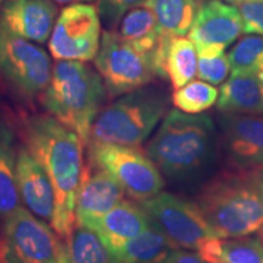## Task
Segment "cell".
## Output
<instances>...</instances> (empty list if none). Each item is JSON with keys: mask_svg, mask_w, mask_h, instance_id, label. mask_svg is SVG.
<instances>
[{"mask_svg": "<svg viewBox=\"0 0 263 263\" xmlns=\"http://www.w3.org/2000/svg\"><path fill=\"white\" fill-rule=\"evenodd\" d=\"M255 176H256V180H257L258 188L261 190L263 195V163L258 167L257 170H255Z\"/></svg>", "mask_w": 263, "mask_h": 263, "instance_id": "d6a6232c", "label": "cell"}, {"mask_svg": "<svg viewBox=\"0 0 263 263\" xmlns=\"http://www.w3.org/2000/svg\"><path fill=\"white\" fill-rule=\"evenodd\" d=\"M94 60L111 97L145 87L157 77L150 59L132 47L117 32H103Z\"/></svg>", "mask_w": 263, "mask_h": 263, "instance_id": "ba28073f", "label": "cell"}, {"mask_svg": "<svg viewBox=\"0 0 263 263\" xmlns=\"http://www.w3.org/2000/svg\"><path fill=\"white\" fill-rule=\"evenodd\" d=\"M0 72L16 90L32 98L48 87L52 68L47 51L0 28Z\"/></svg>", "mask_w": 263, "mask_h": 263, "instance_id": "8fae6325", "label": "cell"}, {"mask_svg": "<svg viewBox=\"0 0 263 263\" xmlns=\"http://www.w3.org/2000/svg\"><path fill=\"white\" fill-rule=\"evenodd\" d=\"M118 33L132 47L146 55L153 64V57L162 35L155 15L149 6L143 4L129 10L121 20Z\"/></svg>", "mask_w": 263, "mask_h": 263, "instance_id": "ffe728a7", "label": "cell"}, {"mask_svg": "<svg viewBox=\"0 0 263 263\" xmlns=\"http://www.w3.org/2000/svg\"><path fill=\"white\" fill-rule=\"evenodd\" d=\"M3 2V0H0V3H2Z\"/></svg>", "mask_w": 263, "mask_h": 263, "instance_id": "f35d334b", "label": "cell"}, {"mask_svg": "<svg viewBox=\"0 0 263 263\" xmlns=\"http://www.w3.org/2000/svg\"><path fill=\"white\" fill-rule=\"evenodd\" d=\"M61 244L45 221L22 206L5 217L2 258L9 263H57Z\"/></svg>", "mask_w": 263, "mask_h": 263, "instance_id": "9c48e42d", "label": "cell"}, {"mask_svg": "<svg viewBox=\"0 0 263 263\" xmlns=\"http://www.w3.org/2000/svg\"><path fill=\"white\" fill-rule=\"evenodd\" d=\"M145 5L153 10L161 35L178 38L188 35L201 4L199 0H146Z\"/></svg>", "mask_w": 263, "mask_h": 263, "instance_id": "603a6c76", "label": "cell"}, {"mask_svg": "<svg viewBox=\"0 0 263 263\" xmlns=\"http://www.w3.org/2000/svg\"><path fill=\"white\" fill-rule=\"evenodd\" d=\"M90 163L106 171L133 199L145 201L162 192V173L149 155L134 146L118 144H89Z\"/></svg>", "mask_w": 263, "mask_h": 263, "instance_id": "8992f818", "label": "cell"}, {"mask_svg": "<svg viewBox=\"0 0 263 263\" xmlns=\"http://www.w3.org/2000/svg\"><path fill=\"white\" fill-rule=\"evenodd\" d=\"M55 2L61 3V4H76V3H88L93 0H55Z\"/></svg>", "mask_w": 263, "mask_h": 263, "instance_id": "836d02e7", "label": "cell"}, {"mask_svg": "<svg viewBox=\"0 0 263 263\" xmlns=\"http://www.w3.org/2000/svg\"><path fill=\"white\" fill-rule=\"evenodd\" d=\"M26 144L54 188L55 212L50 226L59 235L68 238L77 226L76 200L84 168V144L76 132L45 115L28 118Z\"/></svg>", "mask_w": 263, "mask_h": 263, "instance_id": "6da1fadb", "label": "cell"}, {"mask_svg": "<svg viewBox=\"0 0 263 263\" xmlns=\"http://www.w3.org/2000/svg\"><path fill=\"white\" fill-rule=\"evenodd\" d=\"M57 263H72L67 244H61L60 252H59V257H58Z\"/></svg>", "mask_w": 263, "mask_h": 263, "instance_id": "1f68e13d", "label": "cell"}, {"mask_svg": "<svg viewBox=\"0 0 263 263\" xmlns=\"http://www.w3.org/2000/svg\"><path fill=\"white\" fill-rule=\"evenodd\" d=\"M0 77H2V72H0Z\"/></svg>", "mask_w": 263, "mask_h": 263, "instance_id": "74e56055", "label": "cell"}, {"mask_svg": "<svg viewBox=\"0 0 263 263\" xmlns=\"http://www.w3.org/2000/svg\"><path fill=\"white\" fill-rule=\"evenodd\" d=\"M67 240L72 263H120L93 229L76 226Z\"/></svg>", "mask_w": 263, "mask_h": 263, "instance_id": "d4e9b609", "label": "cell"}, {"mask_svg": "<svg viewBox=\"0 0 263 263\" xmlns=\"http://www.w3.org/2000/svg\"><path fill=\"white\" fill-rule=\"evenodd\" d=\"M167 95L157 88L141 87L124 94L99 114L90 141L138 147L164 116Z\"/></svg>", "mask_w": 263, "mask_h": 263, "instance_id": "5b68a950", "label": "cell"}, {"mask_svg": "<svg viewBox=\"0 0 263 263\" xmlns=\"http://www.w3.org/2000/svg\"><path fill=\"white\" fill-rule=\"evenodd\" d=\"M196 203L221 239L245 238L263 226V195L255 171L223 172L202 189Z\"/></svg>", "mask_w": 263, "mask_h": 263, "instance_id": "3957f363", "label": "cell"}, {"mask_svg": "<svg viewBox=\"0 0 263 263\" xmlns=\"http://www.w3.org/2000/svg\"><path fill=\"white\" fill-rule=\"evenodd\" d=\"M123 195V188L110 173L93 163L85 166L76 200L77 226L90 228L122 201Z\"/></svg>", "mask_w": 263, "mask_h": 263, "instance_id": "5bb4252c", "label": "cell"}, {"mask_svg": "<svg viewBox=\"0 0 263 263\" xmlns=\"http://www.w3.org/2000/svg\"><path fill=\"white\" fill-rule=\"evenodd\" d=\"M176 250V245L150 221L145 230L114 254L120 263H163Z\"/></svg>", "mask_w": 263, "mask_h": 263, "instance_id": "d6986e66", "label": "cell"}, {"mask_svg": "<svg viewBox=\"0 0 263 263\" xmlns=\"http://www.w3.org/2000/svg\"><path fill=\"white\" fill-rule=\"evenodd\" d=\"M197 254L206 263H263V240L250 236L215 238L207 241Z\"/></svg>", "mask_w": 263, "mask_h": 263, "instance_id": "7402d4cb", "label": "cell"}, {"mask_svg": "<svg viewBox=\"0 0 263 263\" xmlns=\"http://www.w3.org/2000/svg\"><path fill=\"white\" fill-rule=\"evenodd\" d=\"M244 21L238 6L224 0H205L188 33L199 57H215L238 41Z\"/></svg>", "mask_w": 263, "mask_h": 263, "instance_id": "7c38bea8", "label": "cell"}, {"mask_svg": "<svg viewBox=\"0 0 263 263\" xmlns=\"http://www.w3.org/2000/svg\"><path fill=\"white\" fill-rule=\"evenodd\" d=\"M223 143L235 168L255 171L263 163V115L223 114Z\"/></svg>", "mask_w": 263, "mask_h": 263, "instance_id": "4fadbf2b", "label": "cell"}, {"mask_svg": "<svg viewBox=\"0 0 263 263\" xmlns=\"http://www.w3.org/2000/svg\"><path fill=\"white\" fill-rule=\"evenodd\" d=\"M16 180L20 199L33 215L51 223L55 212V193L48 174L27 147L17 154Z\"/></svg>", "mask_w": 263, "mask_h": 263, "instance_id": "2e32d148", "label": "cell"}, {"mask_svg": "<svg viewBox=\"0 0 263 263\" xmlns=\"http://www.w3.org/2000/svg\"><path fill=\"white\" fill-rule=\"evenodd\" d=\"M2 262H3V263H9L8 261H5V259H4V258H2Z\"/></svg>", "mask_w": 263, "mask_h": 263, "instance_id": "8d00e7d4", "label": "cell"}, {"mask_svg": "<svg viewBox=\"0 0 263 263\" xmlns=\"http://www.w3.org/2000/svg\"><path fill=\"white\" fill-rule=\"evenodd\" d=\"M140 206L178 249L197 252L207 241L218 238L196 202L161 192Z\"/></svg>", "mask_w": 263, "mask_h": 263, "instance_id": "52a82bcc", "label": "cell"}, {"mask_svg": "<svg viewBox=\"0 0 263 263\" xmlns=\"http://www.w3.org/2000/svg\"><path fill=\"white\" fill-rule=\"evenodd\" d=\"M17 155L14 132L0 118V217L10 215L20 205V194L16 180Z\"/></svg>", "mask_w": 263, "mask_h": 263, "instance_id": "44dd1931", "label": "cell"}, {"mask_svg": "<svg viewBox=\"0 0 263 263\" xmlns=\"http://www.w3.org/2000/svg\"><path fill=\"white\" fill-rule=\"evenodd\" d=\"M232 76H254L263 72V37L250 34L236 42L228 52Z\"/></svg>", "mask_w": 263, "mask_h": 263, "instance_id": "484cf974", "label": "cell"}, {"mask_svg": "<svg viewBox=\"0 0 263 263\" xmlns=\"http://www.w3.org/2000/svg\"><path fill=\"white\" fill-rule=\"evenodd\" d=\"M196 48L189 38L178 37L171 42L166 59V74L174 89L193 81L197 73Z\"/></svg>", "mask_w": 263, "mask_h": 263, "instance_id": "cb8c5ba5", "label": "cell"}, {"mask_svg": "<svg viewBox=\"0 0 263 263\" xmlns=\"http://www.w3.org/2000/svg\"><path fill=\"white\" fill-rule=\"evenodd\" d=\"M146 0H98V11L101 22L108 28L118 25L132 9L145 4Z\"/></svg>", "mask_w": 263, "mask_h": 263, "instance_id": "f1b7e54d", "label": "cell"}, {"mask_svg": "<svg viewBox=\"0 0 263 263\" xmlns=\"http://www.w3.org/2000/svg\"><path fill=\"white\" fill-rule=\"evenodd\" d=\"M244 21V33L263 37V0L236 5Z\"/></svg>", "mask_w": 263, "mask_h": 263, "instance_id": "f546056e", "label": "cell"}, {"mask_svg": "<svg viewBox=\"0 0 263 263\" xmlns=\"http://www.w3.org/2000/svg\"><path fill=\"white\" fill-rule=\"evenodd\" d=\"M219 91L215 85L203 81H192L176 89L172 95L173 105L179 111L190 115H199L211 108L217 103Z\"/></svg>", "mask_w": 263, "mask_h": 263, "instance_id": "4316f807", "label": "cell"}, {"mask_svg": "<svg viewBox=\"0 0 263 263\" xmlns=\"http://www.w3.org/2000/svg\"><path fill=\"white\" fill-rule=\"evenodd\" d=\"M57 15L52 0H6L0 10V28L43 44L50 39Z\"/></svg>", "mask_w": 263, "mask_h": 263, "instance_id": "9a60e30c", "label": "cell"}, {"mask_svg": "<svg viewBox=\"0 0 263 263\" xmlns=\"http://www.w3.org/2000/svg\"><path fill=\"white\" fill-rule=\"evenodd\" d=\"M163 263H206L200 257L197 252H192L189 250L178 249L170 256Z\"/></svg>", "mask_w": 263, "mask_h": 263, "instance_id": "4dcf8cb0", "label": "cell"}, {"mask_svg": "<svg viewBox=\"0 0 263 263\" xmlns=\"http://www.w3.org/2000/svg\"><path fill=\"white\" fill-rule=\"evenodd\" d=\"M258 233H259V236H261V239L263 240V226L261 227V229L258 230Z\"/></svg>", "mask_w": 263, "mask_h": 263, "instance_id": "d590c367", "label": "cell"}, {"mask_svg": "<svg viewBox=\"0 0 263 263\" xmlns=\"http://www.w3.org/2000/svg\"><path fill=\"white\" fill-rule=\"evenodd\" d=\"M224 2L229 3V4H233V5H239V4H242V3H249V2H262V0H224Z\"/></svg>", "mask_w": 263, "mask_h": 263, "instance_id": "e575fe53", "label": "cell"}, {"mask_svg": "<svg viewBox=\"0 0 263 263\" xmlns=\"http://www.w3.org/2000/svg\"><path fill=\"white\" fill-rule=\"evenodd\" d=\"M150 224V218L143 207L122 200L108 211L90 229H93L111 251H117Z\"/></svg>", "mask_w": 263, "mask_h": 263, "instance_id": "e0dca14e", "label": "cell"}, {"mask_svg": "<svg viewBox=\"0 0 263 263\" xmlns=\"http://www.w3.org/2000/svg\"><path fill=\"white\" fill-rule=\"evenodd\" d=\"M215 150V123L209 115L171 110L150 140L146 153L167 178L190 182L209 168Z\"/></svg>", "mask_w": 263, "mask_h": 263, "instance_id": "7a4b0ae2", "label": "cell"}, {"mask_svg": "<svg viewBox=\"0 0 263 263\" xmlns=\"http://www.w3.org/2000/svg\"><path fill=\"white\" fill-rule=\"evenodd\" d=\"M106 85L99 72L81 61L59 60L43 91L45 110L88 144L91 128L106 97Z\"/></svg>", "mask_w": 263, "mask_h": 263, "instance_id": "277c9868", "label": "cell"}, {"mask_svg": "<svg viewBox=\"0 0 263 263\" xmlns=\"http://www.w3.org/2000/svg\"><path fill=\"white\" fill-rule=\"evenodd\" d=\"M101 41L98 8L76 3L62 10L49 39V50L57 60L90 61L97 57Z\"/></svg>", "mask_w": 263, "mask_h": 263, "instance_id": "30bf717a", "label": "cell"}, {"mask_svg": "<svg viewBox=\"0 0 263 263\" xmlns=\"http://www.w3.org/2000/svg\"><path fill=\"white\" fill-rule=\"evenodd\" d=\"M230 72L228 54L215 55V57H199L197 60V73L200 80L212 85H218L227 80Z\"/></svg>", "mask_w": 263, "mask_h": 263, "instance_id": "83f0119b", "label": "cell"}, {"mask_svg": "<svg viewBox=\"0 0 263 263\" xmlns=\"http://www.w3.org/2000/svg\"><path fill=\"white\" fill-rule=\"evenodd\" d=\"M217 108L222 114L263 115V80L258 74L230 76L219 90Z\"/></svg>", "mask_w": 263, "mask_h": 263, "instance_id": "ac0fdd59", "label": "cell"}]
</instances>
